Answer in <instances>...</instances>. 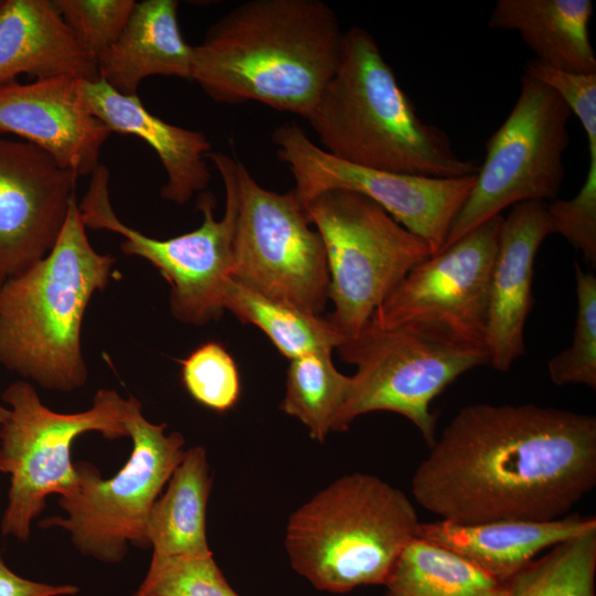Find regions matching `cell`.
Segmentation results:
<instances>
[{"instance_id":"cell-33","label":"cell","mask_w":596,"mask_h":596,"mask_svg":"<svg viewBox=\"0 0 596 596\" xmlns=\"http://www.w3.org/2000/svg\"><path fill=\"white\" fill-rule=\"evenodd\" d=\"M1 284L2 281L0 280V287H1ZM9 413H10L9 408L2 405L0 402V426L7 421Z\"/></svg>"},{"instance_id":"cell-24","label":"cell","mask_w":596,"mask_h":596,"mask_svg":"<svg viewBox=\"0 0 596 596\" xmlns=\"http://www.w3.org/2000/svg\"><path fill=\"white\" fill-rule=\"evenodd\" d=\"M385 596H502L504 582L458 554L415 536L384 583Z\"/></svg>"},{"instance_id":"cell-25","label":"cell","mask_w":596,"mask_h":596,"mask_svg":"<svg viewBox=\"0 0 596 596\" xmlns=\"http://www.w3.org/2000/svg\"><path fill=\"white\" fill-rule=\"evenodd\" d=\"M225 309L241 322L258 327L289 360L311 352L332 351L345 340L322 315L266 296L234 278L225 295Z\"/></svg>"},{"instance_id":"cell-32","label":"cell","mask_w":596,"mask_h":596,"mask_svg":"<svg viewBox=\"0 0 596 596\" xmlns=\"http://www.w3.org/2000/svg\"><path fill=\"white\" fill-rule=\"evenodd\" d=\"M77 592L73 585H51L23 578L12 572L0 555V596H61Z\"/></svg>"},{"instance_id":"cell-29","label":"cell","mask_w":596,"mask_h":596,"mask_svg":"<svg viewBox=\"0 0 596 596\" xmlns=\"http://www.w3.org/2000/svg\"><path fill=\"white\" fill-rule=\"evenodd\" d=\"M132 596H240L227 583L212 555L152 554L147 575Z\"/></svg>"},{"instance_id":"cell-27","label":"cell","mask_w":596,"mask_h":596,"mask_svg":"<svg viewBox=\"0 0 596 596\" xmlns=\"http://www.w3.org/2000/svg\"><path fill=\"white\" fill-rule=\"evenodd\" d=\"M596 530L554 545L504 582L502 596H595Z\"/></svg>"},{"instance_id":"cell-5","label":"cell","mask_w":596,"mask_h":596,"mask_svg":"<svg viewBox=\"0 0 596 596\" xmlns=\"http://www.w3.org/2000/svg\"><path fill=\"white\" fill-rule=\"evenodd\" d=\"M419 523L403 491L356 472L340 477L290 515L285 545L291 566L316 588L347 593L384 585Z\"/></svg>"},{"instance_id":"cell-22","label":"cell","mask_w":596,"mask_h":596,"mask_svg":"<svg viewBox=\"0 0 596 596\" xmlns=\"http://www.w3.org/2000/svg\"><path fill=\"white\" fill-rule=\"evenodd\" d=\"M594 12L590 0H498L488 25L517 31L550 67L596 74V55L589 38Z\"/></svg>"},{"instance_id":"cell-6","label":"cell","mask_w":596,"mask_h":596,"mask_svg":"<svg viewBox=\"0 0 596 596\" xmlns=\"http://www.w3.org/2000/svg\"><path fill=\"white\" fill-rule=\"evenodd\" d=\"M220 172L225 189V210L215 220V199L199 194L202 224L185 234L158 240L124 224L109 199V171L99 164L92 173L87 193L78 204L85 227L108 230L124 237L120 249L156 267L171 287L170 310L179 321L203 326L224 310L227 288L234 278V240L237 221L236 159L223 152L206 156Z\"/></svg>"},{"instance_id":"cell-17","label":"cell","mask_w":596,"mask_h":596,"mask_svg":"<svg viewBox=\"0 0 596 596\" xmlns=\"http://www.w3.org/2000/svg\"><path fill=\"white\" fill-rule=\"evenodd\" d=\"M554 228L544 201L513 205L504 217L492 269L486 350L494 370L509 371L524 354V326L533 306L534 260Z\"/></svg>"},{"instance_id":"cell-26","label":"cell","mask_w":596,"mask_h":596,"mask_svg":"<svg viewBox=\"0 0 596 596\" xmlns=\"http://www.w3.org/2000/svg\"><path fill=\"white\" fill-rule=\"evenodd\" d=\"M331 352H311L290 360L280 404V409L298 418L318 441L333 432L352 382L336 369Z\"/></svg>"},{"instance_id":"cell-30","label":"cell","mask_w":596,"mask_h":596,"mask_svg":"<svg viewBox=\"0 0 596 596\" xmlns=\"http://www.w3.org/2000/svg\"><path fill=\"white\" fill-rule=\"evenodd\" d=\"M180 363L182 383L198 403L219 413L234 407L241 393L240 373L221 343L205 342Z\"/></svg>"},{"instance_id":"cell-7","label":"cell","mask_w":596,"mask_h":596,"mask_svg":"<svg viewBox=\"0 0 596 596\" xmlns=\"http://www.w3.org/2000/svg\"><path fill=\"white\" fill-rule=\"evenodd\" d=\"M124 424L132 440L124 467L104 479L91 462L74 464L75 486L58 500L67 517L39 522L42 529L60 526L68 531L82 554L106 563L120 562L128 543L150 547L147 524L151 508L185 451L183 436L178 432L166 434V423L145 418L134 396L127 400Z\"/></svg>"},{"instance_id":"cell-19","label":"cell","mask_w":596,"mask_h":596,"mask_svg":"<svg viewBox=\"0 0 596 596\" xmlns=\"http://www.w3.org/2000/svg\"><path fill=\"white\" fill-rule=\"evenodd\" d=\"M35 79H99L96 56L66 25L52 0H4L0 11V86Z\"/></svg>"},{"instance_id":"cell-18","label":"cell","mask_w":596,"mask_h":596,"mask_svg":"<svg viewBox=\"0 0 596 596\" xmlns=\"http://www.w3.org/2000/svg\"><path fill=\"white\" fill-rule=\"evenodd\" d=\"M77 86L88 110L111 132L132 135L153 149L167 173L161 188L164 200L182 205L206 190L211 181L206 156L212 146L205 134L162 120L138 95H124L100 78L78 79Z\"/></svg>"},{"instance_id":"cell-2","label":"cell","mask_w":596,"mask_h":596,"mask_svg":"<svg viewBox=\"0 0 596 596\" xmlns=\"http://www.w3.org/2000/svg\"><path fill=\"white\" fill-rule=\"evenodd\" d=\"M344 32L320 0H248L193 46V79L214 102H257L307 119L342 53Z\"/></svg>"},{"instance_id":"cell-10","label":"cell","mask_w":596,"mask_h":596,"mask_svg":"<svg viewBox=\"0 0 596 596\" xmlns=\"http://www.w3.org/2000/svg\"><path fill=\"white\" fill-rule=\"evenodd\" d=\"M571 114L555 91L522 75L519 97L488 139L475 185L441 251L510 205L555 200L565 177L563 153L570 143Z\"/></svg>"},{"instance_id":"cell-3","label":"cell","mask_w":596,"mask_h":596,"mask_svg":"<svg viewBox=\"0 0 596 596\" xmlns=\"http://www.w3.org/2000/svg\"><path fill=\"white\" fill-rule=\"evenodd\" d=\"M332 157L375 170L436 178L475 174L449 136L423 121L372 34L344 32L339 65L307 117Z\"/></svg>"},{"instance_id":"cell-13","label":"cell","mask_w":596,"mask_h":596,"mask_svg":"<svg viewBox=\"0 0 596 596\" xmlns=\"http://www.w3.org/2000/svg\"><path fill=\"white\" fill-rule=\"evenodd\" d=\"M234 279L272 298L321 315L329 300L323 242L292 189L263 188L236 160Z\"/></svg>"},{"instance_id":"cell-8","label":"cell","mask_w":596,"mask_h":596,"mask_svg":"<svg viewBox=\"0 0 596 596\" xmlns=\"http://www.w3.org/2000/svg\"><path fill=\"white\" fill-rule=\"evenodd\" d=\"M304 210L326 251L333 304L328 319L342 336L353 337L406 274L432 256L429 247L354 191H324Z\"/></svg>"},{"instance_id":"cell-14","label":"cell","mask_w":596,"mask_h":596,"mask_svg":"<svg viewBox=\"0 0 596 596\" xmlns=\"http://www.w3.org/2000/svg\"><path fill=\"white\" fill-rule=\"evenodd\" d=\"M272 139L294 177L292 191L302 206L328 190L361 193L422 238L432 255L441 251L476 181V173L436 178L359 167L332 157L291 123L278 126Z\"/></svg>"},{"instance_id":"cell-15","label":"cell","mask_w":596,"mask_h":596,"mask_svg":"<svg viewBox=\"0 0 596 596\" xmlns=\"http://www.w3.org/2000/svg\"><path fill=\"white\" fill-rule=\"evenodd\" d=\"M77 174L28 141L0 137V280L54 246L75 195Z\"/></svg>"},{"instance_id":"cell-20","label":"cell","mask_w":596,"mask_h":596,"mask_svg":"<svg viewBox=\"0 0 596 596\" xmlns=\"http://www.w3.org/2000/svg\"><path fill=\"white\" fill-rule=\"evenodd\" d=\"M593 530H596L595 517L570 514L550 521L421 522L416 536L458 554L492 577L505 582L542 551Z\"/></svg>"},{"instance_id":"cell-11","label":"cell","mask_w":596,"mask_h":596,"mask_svg":"<svg viewBox=\"0 0 596 596\" xmlns=\"http://www.w3.org/2000/svg\"><path fill=\"white\" fill-rule=\"evenodd\" d=\"M500 214L414 266L374 311L371 322L423 340L486 349Z\"/></svg>"},{"instance_id":"cell-21","label":"cell","mask_w":596,"mask_h":596,"mask_svg":"<svg viewBox=\"0 0 596 596\" xmlns=\"http://www.w3.org/2000/svg\"><path fill=\"white\" fill-rule=\"evenodd\" d=\"M178 6L177 0L136 2L118 39L97 56L99 78L127 96L138 95L150 76L191 79L193 46L181 34Z\"/></svg>"},{"instance_id":"cell-12","label":"cell","mask_w":596,"mask_h":596,"mask_svg":"<svg viewBox=\"0 0 596 596\" xmlns=\"http://www.w3.org/2000/svg\"><path fill=\"white\" fill-rule=\"evenodd\" d=\"M337 351L356 372L333 432L348 430L363 414L387 411L412 422L429 447L437 439L433 400L465 372L489 363L486 349L434 343L371 321Z\"/></svg>"},{"instance_id":"cell-4","label":"cell","mask_w":596,"mask_h":596,"mask_svg":"<svg viewBox=\"0 0 596 596\" xmlns=\"http://www.w3.org/2000/svg\"><path fill=\"white\" fill-rule=\"evenodd\" d=\"M114 263L91 245L75 196L49 254L1 284L0 363L47 390L82 387L84 313L108 285Z\"/></svg>"},{"instance_id":"cell-31","label":"cell","mask_w":596,"mask_h":596,"mask_svg":"<svg viewBox=\"0 0 596 596\" xmlns=\"http://www.w3.org/2000/svg\"><path fill=\"white\" fill-rule=\"evenodd\" d=\"M62 19L96 58L118 39L135 0H52Z\"/></svg>"},{"instance_id":"cell-23","label":"cell","mask_w":596,"mask_h":596,"mask_svg":"<svg viewBox=\"0 0 596 596\" xmlns=\"http://www.w3.org/2000/svg\"><path fill=\"white\" fill-rule=\"evenodd\" d=\"M212 487L203 447L184 451L168 488L153 503L147 535L155 555H212L206 539V505Z\"/></svg>"},{"instance_id":"cell-1","label":"cell","mask_w":596,"mask_h":596,"mask_svg":"<svg viewBox=\"0 0 596 596\" xmlns=\"http://www.w3.org/2000/svg\"><path fill=\"white\" fill-rule=\"evenodd\" d=\"M595 485L594 415L479 403L460 408L430 446L412 493L444 521H550Z\"/></svg>"},{"instance_id":"cell-9","label":"cell","mask_w":596,"mask_h":596,"mask_svg":"<svg viewBox=\"0 0 596 596\" xmlns=\"http://www.w3.org/2000/svg\"><path fill=\"white\" fill-rule=\"evenodd\" d=\"M1 398L10 412L0 426V471L10 475L1 532L26 541L47 496L64 497L75 486L71 448L76 437L88 432L109 440L128 436L127 400L114 390L99 389L88 409L62 414L46 407L24 380L10 384Z\"/></svg>"},{"instance_id":"cell-34","label":"cell","mask_w":596,"mask_h":596,"mask_svg":"<svg viewBox=\"0 0 596 596\" xmlns=\"http://www.w3.org/2000/svg\"><path fill=\"white\" fill-rule=\"evenodd\" d=\"M3 3H4V0H0V11H1V8L3 7Z\"/></svg>"},{"instance_id":"cell-28","label":"cell","mask_w":596,"mask_h":596,"mask_svg":"<svg viewBox=\"0 0 596 596\" xmlns=\"http://www.w3.org/2000/svg\"><path fill=\"white\" fill-rule=\"evenodd\" d=\"M575 266L577 315L571 345L547 362L551 381L558 386L584 384L596 389V277Z\"/></svg>"},{"instance_id":"cell-16","label":"cell","mask_w":596,"mask_h":596,"mask_svg":"<svg viewBox=\"0 0 596 596\" xmlns=\"http://www.w3.org/2000/svg\"><path fill=\"white\" fill-rule=\"evenodd\" d=\"M70 77L0 86V132L13 134L77 175L92 174L111 131L84 104Z\"/></svg>"}]
</instances>
